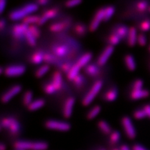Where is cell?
Here are the masks:
<instances>
[{
    "label": "cell",
    "instance_id": "cell-1",
    "mask_svg": "<svg viewBox=\"0 0 150 150\" xmlns=\"http://www.w3.org/2000/svg\"><path fill=\"white\" fill-rule=\"evenodd\" d=\"M38 8V7L37 4H27L17 9L11 11L9 13V17L13 20L22 19L26 16H28L30 13L36 11Z\"/></svg>",
    "mask_w": 150,
    "mask_h": 150
},
{
    "label": "cell",
    "instance_id": "cell-2",
    "mask_svg": "<svg viewBox=\"0 0 150 150\" xmlns=\"http://www.w3.org/2000/svg\"><path fill=\"white\" fill-rule=\"evenodd\" d=\"M14 146L18 150H46L48 146L44 142H30L20 141H17Z\"/></svg>",
    "mask_w": 150,
    "mask_h": 150
},
{
    "label": "cell",
    "instance_id": "cell-3",
    "mask_svg": "<svg viewBox=\"0 0 150 150\" xmlns=\"http://www.w3.org/2000/svg\"><path fill=\"white\" fill-rule=\"evenodd\" d=\"M121 124L127 137L134 139L137 136V132L131 119L128 116H124L121 120Z\"/></svg>",
    "mask_w": 150,
    "mask_h": 150
},
{
    "label": "cell",
    "instance_id": "cell-4",
    "mask_svg": "<svg viewBox=\"0 0 150 150\" xmlns=\"http://www.w3.org/2000/svg\"><path fill=\"white\" fill-rule=\"evenodd\" d=\"M102 85L101 80H97L91 86L90 90L87 93L85 96L83 97L82 103L83 106H87L96 96L98 91H100Z\"/></svg>",
    "mask_w": 150,
    "mask_h": 150
},
{
    "label": "cell",
    "instance_id": "cell-5",
    "mask_svg": "<svg viewBox=\"0 0 150 150\" xmlns=\"http://www.w3.org/2000/svg\"><path fill=\"white\" fill-rule=\"evenodd\" d=\"M45 126L47 129L61 131H67L69 130L71 127L69 123L53 120L47 121L45 123Z\"/></svg>",
    "mask_w": 150,
    "mask_h": 150
},
{
    "label": "cell",
    "instance_id": "cell-6",
    "mask_svg": "<svg viewBox=\"0 0 150 150\" xmlns=\"http://www.w3.org/2000/svg\"><path fill=\"white\" fill-rule=\"evenodd\" d=\"M25 66L22 64H14L6 67L4 74L7 76H17L22 75L25 71Z\"/></svg>",
    "mask_w": 150,
    "mask_h": 150
},
{
    "label": "cell",
    "instance_id": "cell-7",
    "mask_svg": "<svg viewBox=\"0 0 150 150\" xmlns=\"http://www.w3.org/2000/svg\"><path fill=\"white\" fill-rule=\"evenodd\" d=\"M104 16V8L98 9L93 16V18L91 20L89 29L91 31H93L96 29L99 25L100 22L103 20Z\"/></svg>",
    "mask_w": 150,
    "mask_h": 150
},
{
    "label": "cell",
    "instance_id": "cell-8",
    "mask_svg": "<svg viewBox=\"0 0 150 150\" xmlns=\"http://www.w3.org/2000/svg\"><path fill=\"white\" fill-rule=\"evenodd\" d=\"M114 47L112 45H108L105 49L103 50L102 53L99 56L97 64L99 66H103L107 62V59L110 57V56L111 55V54L113 51Z\"/></svg>",
    "mask_w": 150,
    "mask_h": 150
},
{
    "label": "cell",
    "instance_id": "cell-9",
    "mask_svg": "<svg viewBox=\"0 0 150 150\" xmlns=\"http://www.w3.org/2000/svg\"><path fill=\"white\" fill-rule=\"evenodd\" d=\"M21 90V86L19 85H16L15 86H12L7 91L2 95L1 96V101L3 103H6L9 101L11 98L17 93H18Z\"/></svg>",
    "mask_w": 150,
    "mask_h": 150
},
{
    "label": "cell",
    "instance_id": "cell-10",
    "mask_svg": "<svg viewBox=\"0 0 150 150\" xmlns=\"http://www.w3.org/2000/svg\"><path fill=\"white\" fill-rule=\"evenodd\" d=\"M69 47L65 43H59L54 45L52 48L53 52L55 56L64 57L69 52Z\"/></svg>",
    "mask_w": 150,
    "mask_h": 150
},
{
    "label": "cell",
    "instance_id": "cell-11",
    "mask_svg": "<svg viewBox=\"0 0 150 150\" xmlns=\"http://www.w3.org/2000/svg\"><path fill=\"white\" fill-rule=\"evenodd\" d=\"M59 12V9L57 8H52L48 9L44 11L43 14L41 16L39 21L38 22V25H41L46 21L48 18L54 17L56 16Z\"/></svg>",
    "mask_w": 150,
    "mask_h": 150
},
{
    "label": "cell",
    "instance_id": "cell-12",
    "mask_svg": "<svg viewBox=\"0 0 150 150\" xmlns=\"http://www.w3.org/2000/svg\"><path fill=\"white\" fill-rule=\"evenodd\" d=\"M150 91L144 88L131 90L130 93V97L133 100H137L142 98H145L150 96Z\"/></svg>",
    "mask_w": 150,
    "mask_h": 150
},
{
    "label": "cell",
    "instance_id": "cell-13",
    "mask_svg": "<svg viewBox=\"0 0 150 150\" xmlns=\"http://www.w3.org/2000/svg\"><path fill=\"white\" fill-rule=\"evenodd\" d=\"M74 101L75 99L72 97L68 98L65 101L63 108V115L65 118H69L71 116Z\"/></svg>",
    "mask_w": 150,
    "mask_h": 150
},
{
    "label": "cell",
    "instance_id": "cell-14",
    "mask_svg": "<svg viewBox=\"0 0 150 150\" xmlns=\"http://www.w3.org/2000/svg\"><path fill=\"white\" fill-rule=\"evenodd\" d=\"M138 35L137 29L136 27L132 26L129 28V35L127 40L129 46L134 47L137 43Z\"/></svg>",
    "mask_w": 150,
    "mask_h": 150
},
{
    "label": "cell",
    "instance_id": "cell-15",
    "mask_svg": "<svg viewBox=\"0 0 150 150\" xmlns=\"http://www.w3.org/2000/svg\"><path fill=\"white\" fill-rule=\"evenodd\" d=\"M113 32L117 35L121 40H127L129 35V28L125 25H120L115 27Z\"/></svg>",
    "mask_w": 150,
    "mask_h": 150
},
{
    "label": "cell",
    "instance_id": "cell-16",
    "mask_svg": "<svg viewBox=\"0 0 150 150\" xmlns=\"http://www.w3.org/2000/svg\"><path fill=\"white\" fill-rule=\"evenodd\" d=\"M118 95V91L116 87H112L105 91L103 95V98L107 101H113L115 100Z\"/></svg>",
    "mask_w": 150,
    "mask_h": 150
},
{
    "label": "cell",
    "instance_id": "cell-17",
    "mask_svg": "<svg viewBox=\"0 0 150 150\" xmlns=\"http://www.w3.org/2000/svg\"><path fill=\"white\" fill-rule=\"evenodd\" d=\"M67 26V21H59L54 22L52 23L50 26L49 28L51 31L58 32L63 30Z\"/></svg>",
    "mask_w": 150,
    "mask_h": 150
},
{
    "label": "cell",
    "instance_id": "cell-18",
    "mask_svg": "<svg viewBox=\"0 0 150 150\" xmlns=\"http://www.w3.org/2000/svg\"><path fill=\"white\" fill-rule=\"evenodd\" d=\"M51 82H52L56 91L59 90L62 87V77L61 74L59 71H56L52 75Z\"/></svg>",
    "mask_w": 150,
    "mask_h": 150
},
{
    "label": "cell",
    "instance_id": "cell-19",
    "mask_svg": "<svg viewBox=\"0 0 150 150\" xmlns=\"http://www.w3.org/2000/svg\"><path fill=\"white\" fill-rule=\"evenodd\" d=\"M84 72L87 75L92 77L96 76L100 73V69L95 64H87L84 67Z\"/></svg>",
    "mask_w": 150,
    "mask_h": 150
},
{
    "label": "cell",
    "instance_id": "cell-20",
    "mask_svg": "<svg viewBox=\"0 0 150 150\" xmlns=\"http://www.w3.org/2000/svg\"><path fill=\"white\" fill-rule=\"evenodd\" d=\"M125 63L128 70L134 71L136 68V64L134 56L131 54H126L125 57Z\"/></svg>",
    "mask_w": 150,
    "mask_h": 150
},
{
    "label": "cell",
    "instance_id": "cell-21",
    "mask_svg": "<svg viewBox=\"0 0 150 150\" xmlns=\"http://www.w3.org/2000/svg\"><path fill=\"white\" fill-rule=\"evenodd\" d=\"M43 54L44 53L40 50L35 51L31 55L30 57V61L34 64H40L43 61Z\"/></svg>",
    "mask_w": 150,
    "mask_h": 150
},
{
    "label": "cell",
    "instance_id": "cell-22",
    "mask_svg": "<svg viewBox=\"0 0 150 150\" xmlns=\"http://www.w3.org/2000/svg\"><path fill=\"white\" fill-rule=\"evenodd\" d=\"M73 30L75 34L79 36H82L85 35L87 31L85 25L81 22H77L73 27Z\"/></svg>",
    "mask_w": 150,
    "mask_h": 150
},
{
    "label": "cell",
    "instance_id": "cell-23",
    "mask_svg": "<svg viewBox=\"0 0 150 150\" xmlns=\"http://www.w3.org/2000/svg\"><path fill=\"white\" fill-rule=\"evenodd\" d=\"M12 33L13 36L16 39L21 40L23 37H24V32L22 29L20 24L16 23L13 25L12 27Z\"/></svg>",
    "mask_w": 150,
    "mask_h": 150
},
{
    "label": "cell",
    "instance_id": "cell-24",
    "mask_svg": "<svg viewBox=\"0 0 150 150\" xmlns=\"http://www.w3.org/2000/svg\"><path fill=\"white\" fill-rule=\"evenodd\" d=\"M92 56V54L90 52H86L85 54H82L80 58H79V59L77 60V62L76 64H78L80 67L85 66L87 64L88 62L91 59Z\"/></svg>",
    "mask_w": 150,
    "mask_h": 150
},
{
    "label": "cell",
    "instance_id": "cell-25",
    "mask_svg": "<svg viewBox=\"0 0 150 150\" xmlns=\"http://www.w3.org/2000/svg\"><path fill=\"white\" fill-rule=\"evenodd\" d=\"M98 126L102 132L105 134L110 135L113 132L110 125L105 121H100L98 123Z\"/></svg>",
    "mask_w": 150,
    "mask_h": 150
},
{
    "label": "cell",
    "instance_id": "cell-26",
    "mask_svg": "<svg viewBox=\"0 0 150 150\" xmlns=\"http://www.w3.org/2000/svg\"><path fill=\"white\" fill-rule=\"evenodd\" d=\"M80 68V67L77 64H74L71 70L67 74V79L69 80H73L75 77L79 75V72Z\"/></svg>",
    "mask_w": 150,
    "mask_h": 150
},
{
    "label": "cell",
    "instance_id": "cell-27",
    "mask_svg": "<svg viewBox=\"0 0 150 150\" xmlns=\"http://www.w3.org/2000/svg\"><path fill=\"white\" fill-rule=\"evenodd\" d=\"M7 129L9 130L10 132L12 134H16L20 131V124L16 119L12 117L11 123L10 124Z\"/></svg>",
    "mask_w": 150,
    "mask_h": 150
},
{
    "label": "cell",
    "instance_id": "cell-28",
    "mask_svg": "<svg viewBox=\"0 0 150 150\" xmlns=\"http://www.w3.org/2000/svg\"><path fill=\"white\" fill-rule=\"evenodd\" d=\"M138 28L142 33L147 32L150 30V18H146L139 22Z\"/></svg>",
    "mask_w": 150,
    "mask_h": 150
},
{
    "label": "cell",
    "instance_id": "cell-29",
    "mask_svg": "<svg viewBox=\"0 0 150 150\" xmlns=\"http://www.w3.org/2000/svg\"><path fill=\"white\" fill-rule=\"evenodd\" d=\"M44 104H45L44 100L41 98L37 99L31 102L30 105L27 106V108L30 111H33L43 106Z\"/></svg>",
    "mask_w": 150,
    "mask_h": 150
},
{
    "label": "cell",
    "instance_id": "cell-30",
    "mask_svg": "<svg viewBox=\"0 0 150 150\" xmlns=\"http://www.w3.org/2000/svg\"><path fill=\"white\" fill-rule=\"evenodd\" d=\"M115 7L112 6H107L104 8V16L103 21H107L110 19L115 12Z\"/></svg>",
    "mask_w": 150,
    "mask_h": 150
},
{
    "label": "cell",
    "instance_id": "cell-31",
    "mask_svg": "<svg viewBox=\"0 0 150 150\" xmlns=\"http://www.w3.org/2000/svg\"><path fill=\"white\" fill-rule=\"evenodd\" d=\"M150 6L149 5L147 1H141L138 2L136 5L135 7L136 10L139 12H144L145 11H148Z\"/></svg>",
    "mask_w": 150,
    "mask_h": 150
},
{
    "label": "cell",
    "instance_id": "cell-32",
    "mask_svg": "<svg viewBox=\"0 0 150 150\" xmlns=\"http://www.w3.org/2000/svg\"><path fill=\"white\" fill-rule=\"evenodd\" d=\"M101 110V107L98 105H96L92 107L87 114V118L88 120H92L95 118Z\"/></svg>",
    "mask_w": 150,
    "mask_h": 150
},
{
    "label": "cell",
    "instance_id": "cell-33",
    "mask_svg": "<svg viewBox=\"0 0 150 150\" xmlns=\"http://www.w3.org/2000/svg\"><path fill=\"white\" fill-rule=\"evenodd\" d=\"M41 16L38 15H28L22 19V23H25L26 24L31 23H38Z\"/></svg>",
    "mask_w": 150,
    "mask_h": 150
},
{
    "label": "cell",
    "instance_id": "cell-34",
    "mask_svg": "<svg viewBox=\"0 0 150 150\" xmlns=\"http://www.w3.org/2000/svg\"><path fill=\"white\" fill-rule=\"evenodd\" d=\"M121 38L115 33L113 32L111 33L107 38V41L110 45L114 46L117 45L121 41Z\"/></svg>",
    "mask_w": 150,
    "mask_h": 150
},
{
    "label": "cell",
    "instance_id": "cell-35",
    "mask_svg": "<svg viewBox=\"0 0 150 150\" xmlns=\"http://www.w3.org/2000/svg\"><path fill=\"white\" fill-rule=\"evenodd\" d=\"M23 32H24V37L26 38L27 43L31 46H35L36 43L35 38L32 36V34L29 31L28 28L24 30Z\"/></svg>",
    "mask_w": 150,
    "mask_h": 150
},
{
    "label": "cell",
    "instance_id": "cell-36",
    "mask_svg": "<svg viewBox=\"0 0 150 150\" xmlns=\"http://www.w3.org/2000/svg\"><path fill=\"white\" fill-rule=\"evenodd\" d=\"M120 139H121V134L118 131H113L112 134L110 135V141L112 145H115L117 144L120 141Z\"/></svg>",
    "mask_w": 150,
    "mask_h": 150
},
{
    "label": "cell",
    "instance_id": "cell-37",
    "mask_svg": "<svg viewBox=\"0 0 150 150\" xmlns=\"http://www.w3.org/2000/svg\"><path fill=\"white\" fill-rule=\"evenodd\" d=\"M133 116L134 118L137 120H142L147 117L146 113L142 108L135 110L133 113Z\"/></svg>",
    "mask_w": 150,
    "mask_h": 150
},
{
    "label": "cell",
    "instance_id": "cell-38",
    "mask_svg": "<svg viewBox=\"0 0 150 150\" xmlns=\"http://www.w3.org/2000/svg\"><path fill=\"white\" fill-rule=\"evenodd\" d=\"M32 93L31 91H26L23 96L22 98V103L24 106H28L31 101L32 99Z\"/></svg>",
    "mask_w": 150,
    "mask_h": 150
},
{
    "label": "cell",
    "instance_id": "cell-39",
    "mask_svg": "<svg viewBox=\"0 0 150 150\" xmlns=\"http://www.w3.org/2000/svg\"><path fill=\"white\" fill-rule=\"evenodd\" d=\"M28 30H29L30 33L32 34V36L35 38V39L40 37V30L36 25L32 24L31 25H28Z\"/></svg>",
    "mask_w": 150,
    "mask_h": 150
},
{
    "label": "cell",
    "instance_id": "cell-40",
    "mask_svg": "<svg viewBox=\"0 0 150 150\" xmlns=\"http://www.w3.org/2000/svg\"><path fill=\"white\" fill-rule=\"evenodd\" d=\"M72 81H73L74 85L76 88H81L84 84L85 79L82 75L79 74L72 80Z\"/></svg>",
    "mask_w": 150,
    "mask_h": 150
},
{
    "label": "cell",
    "instance_id": "cell-41",
    "mask_svg": "<svg viewBox=\"0 0 150 150\" xmlns=\"http://www.w3.org/2000/svg\"><path fill=\"white\" fill-rule=\"evenodd\" d=\"M43 91L47 94H52L56 91L52 82H47L44 84L43 87Z\"/></svg>",
    "mask_w": 150,
    "mask_h": 150
},
{
    "label": "cell",
    "instance_id": "cell-42",
    "mask_svg": "<svg viewBox=\"0 0 150 150\" xmlns=\"http://www.w3.org/2000/svg\"><path fill=\"white\" fill-rule=\"evenodd\" d=\"M50 67L48 64H43L40 66L35 72V76L37 77H40L44 75L49 69Z\"/></svg>",
    "mask_w": 150,
    "mask_h": 150
},
{
    "label": "cell",
    "instance_id": "cell-43",
    "mask_svg": "<svg viewBox=\"0 0 150 150\" xmlns=\"http://www.w3.org/2000/svg\"><path fill=\"white\" fill-rule=\"evenodd\" d=\"M147 43V38L144 33H140L138 35L137 43L141 46H144Z\"/></svg>",
    "mask_w": 150,
    "mask_h": 150
},
{
    "label": "cell",
    "instance_id": "cell-44",
    "mask_svg": "<svg viewBox=\"0 0 150 150\" xmlns=\"http://www.w3.org/2000/svg\"><path fill=\"white\" fill-rule=\"evenodd\" d=\"M143 86H144L143 81L140 80V79H137L134 82V83L132 86V90L142 89Z\"/></svg>",
    "mask_w": 150,
    "mask_h": 150
},
{
    "label": "cell",
    "instance_id": "cell-45",
    "mask_svg": "<svg viewBox=\"0 0 150 150\" xmlns=\"http://www.w3.org/2000/svg\"><path fill=\"white\" fill-rule=\"evenodd\" d=\"M56 60V59L54 57V56L51 54L48 53H44L43 54V61L47 63L52 64L54 63Z\"/></svg>",
    "mask_w": 150,
    "mask_h": 150
},
{
    "label": "cell",
    "instance_id": "cell-46",
    "mask_svg": "<svg viewBox=\"0 0 150 150\" xmlns=\"http://www.w3.org/2000/svg\"><path fill=\"white\" fill-rule=\"evenodd\" d=\"M74 64H71V62H65L61 66V70L64 73H68V72L71 70Z\"/></svg>",
    "mask_w": 150,
    "mask_h": 150
},
{
    "label": "cell",
    "instance_id": "cell-47",
    "mask_svg": "<svg viewBox=\"0 0 150 150\" xmlns=\"http://www.w3.org/2000/svg\"><path fill=\"white\" fill-rule=\"evenodd\" d=\"M81 2V0H72V1H68L65 2V5L68 7L72 6L75 5L76 4H78Z\"/></svg>",
    "mask_w": 150,
    "mask_h": 150
},
{
    "label": "cell",
    "instance_id": "cell-48",
    "mask_svg": "<svg viewBox=\"0 0 150 150\" xmlns=\"http://www.w3.org/2000/svg\"><path fill=\"white\" fill-rule=\"evenodd\" d=\"M132 150H147L144 146L139 144H136L132 146Z\"/></svg>",
    "mask_w": 150,
    "mask_h": 150
},
{
    "label": "cell",
    "instance_id": "cell-49",
    "mask_svg": "<svg viewBox=\"0 0 150 150\" xmlns=\"http://www.w3.org/2000/svg\"><path fill=\"white\" fill-rule=\"evenodd\" d=\"M144 110L145 111V112L147 115V117L150 119V105H146L142 107Z\"/></svg>",
    "mask_w": 150,
    "mask_h": 150
},
{
    "label": "cell",
    "instance_id": "cell-50",
    "mask_svg": "<svg viewBox=\"0 0 150 150\" xmlns=\"http://www.w3.org/2000/svg\"><path fill=\"white\" fill-rule=\"evenodd\" d=\"M5 1L4 0H0V12L2 13V11L4 10V8L5 6Z\"/></svg>",
    "mask_w": 150,
    "mask_h": 150
},
{
    "label": "cell",
    "instance_id": "cell-51",
    "mask_svg": "<svg viewBox=\"0 0 150 150\" xmlns=\"http://www.w3.org/2000/svg\"><path fill=\"white\" fill-rule=\"evenodd\" d=\"M120 150H132L131 149H130L129 146L127 145H122L120 146V148L119 149Z\"/></svg>",
    "mask_w": 150,
    "mask_h": 150
},
{
    "label": "cell",
    "instance_id": "cell-52",
    "mask_svg": "<svg viewBox=\"0 0 150 150\" xmlns=\"http://www.w3.org/2000/svg\"><path fill=\"white\" fill-rule=\"evenodd\" d=\"M50 1L48 0H38L36 1V2L37 3L38 5L41 4V5H43V4H46L47 3H48Z\"/></svg>",
    "mask_w": 150,
    "mask_h": 150
},
{
    "label": "cell",
    "instance_id": "cell-53",
    "mask_svg": "<svg viewBox=\"0 0 150 150\" xmlns=\"http://www.w3.org/2000/svg\"><path fill=\"white\" fill-rule=\"evenodd\" d=\"M5 25V20L2 18H1V21H0V28H1V30H2L3 28V27H4Z\"/></svg>",
    "mask_w": 150,
    "mask_h": 150
},
{
    "label": "cell",
    "instance_id": "cell-54",
    "mask_svg": "<svg viewBox=\"0 0 150 150\" xmlns=\"http://www.w3.org/2000/svg\"><path fill=\"white\" fill-rule=\"evenodd\" d=\"M5 150V146L3 144H1L0 145V150Z\"/></svg>",
    "mask_w": 150,
    "mask_h": 150
},
{
    "label": "cell",
    "instance_id": "cell-55",
    "mask_svg": "<svg viewBox=\"0 0 150 150\" xmlns=\"http://www.w3.org/2000/svg\"><path fill=\"white\" fill-rule=\"evenodd\" d=\"M0 72L2 73V67H1V69H0Z\"/></svg>",
    "mask_w": 150,
    "mask_h": 150
},
{
    "label": "cell",
    "instance_id": "cell-56",
    "mask_svg": "<svg viewBox=\"0 0 150 150\" xmlns=\"http://www.w3.org/2000/svg\"><path fill=\"white\" fill-rule=\"evenodd\" d=\"M112 150H120L118 149H113Z\"/></svg>",
    "mask_w": 150,
    "mask_h": 150
},
{
    "label": "cell",
    "instance_id": "cell-57",
    "mask_svg": "<svg viewBox=\"0 0 150 150\" xmlns=\"http://www.w3.org/2000/svg\"><path fill=\"white\" fill-rule=\"evenodd\" d=\"M148 11H149V12H150V6L149 7V10H148Z\"/></svg>",
    "mask_w": 150,
    "mask_h": 150
},
{
    "label": "cell",
    "instance_id": "cell-58",
    "mask_svg": "<svg viewBox=\"0 0 150 150\" xmlns=\"http://www.w3.org/2000/svg\"><path fill=\"white\" fill-rule=\"evenodd\" d=\"M149 50H150V47H149Z\"/></svg>",
    "mask_w": 150,
    "mask_h": 150
},
{
    "label": "cell",
    "instance_id": "cell-59",
    "mask_svg": "<svg viewBox=\"0 0 150 150\" xmlns=\"http://www.w3.org/2000/svg\"></svg>",
    "mask_w": 150,
    "mask_h": 150
}]
</instances>
